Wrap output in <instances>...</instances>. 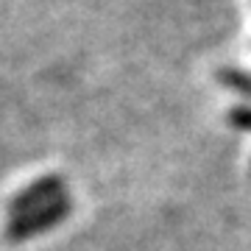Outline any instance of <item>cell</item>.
Instances as JSON below:
<instances>
[{
  "label": "cell",
  "mask_w": 251,
  "mask_h": 251,
  "mask_svg": "<svg viewBox=\"0 0 251 251\" xmlns=\"http://www.w3.org/2000/svg\"><path fill=\"white\" fill-rule=\"evenodd\" d=\"M226 120L240 131H251V106H232L226 112Z\"/></svg>",
  "instance_id": "obj_4"
},
{
  "label": "cell",
  "mask_w": 251,
  "mask_h": 251,
  "mask_svg": "<svg viewBox=\"0 0 251 251\" xmlns=\"http://www.w3.org/2000/svg\"><path fill=\"white\" fill-rule=\"evenodd\" d=\"M64 196V179L62 176H42L34 184H28L25 190H20L17 196L9 201V212L11 218H23L28 212H36L42 206L53 204L56 198Z\"/></svg>",
  "instance_id": "obj_2"
},
{
  "label": "cell",
  "mask_w": 251,
  "mask_h": 251,
  "mask_svg": "<svg viewBox=\"0 0 251 251\" xmlns=\"http://www.w3.org/2000/svg\"><path fill=\"white\" fill-rule=\"evenodd\" d=\"M70 209H73V201L67 196L56 198L53 204L42 206V209H36V212H28V215H23V218H11V224L6 226V237H9L11 243L31 240V237L48 232V229H56L64 218L70 215Z\"/></svg>",
  "instance_id": "obj_1"
},
{
  "label": "cell",
  "mask_w": 251,
  "mask_h": 251,
  "mask_svg": "<svg viewBox=\"0 0 251 251\" xmlns=\"http://www.w3.org/2000/svg\"><path fill=\"white\" fill-rule=\"evenodd\" d=\"M218 81H221L224 87H229V90H234L237 95L251 98V73L237 70V67H221V70H218Z\"/></svg>",
  "instance_id": "obj_3"
}]
</instances>
